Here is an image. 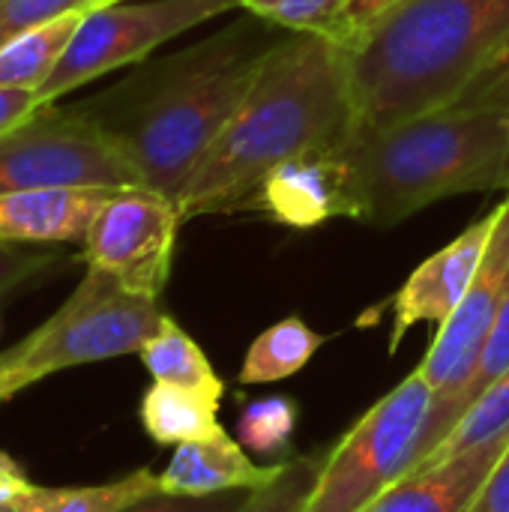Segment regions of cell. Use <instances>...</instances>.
Returning a JSON list of instances; mask_svg holds the SVG:
<instances>
[{"instance_id": "6da1fadb", "label": "cell", "mask_w": 509, "mask_h": 512, "mask_svg": "<svg viewBox=\"0 0 509 512\" xmlns=\"http://www.w3.org/2000/svg\"><path fill=\"white\" fill-rule=\"evenodd\" d=\"M357 126L342 45L318 33L279 39L249 96L183 183L180 219L243 210L276 165L342 147Z\"/></svg>"}, {"instance_id": "7a4b0ae2", "label": "cell", "mask_w": 509, "mask_h": 512, "mask_svg": "<svg viewBox=\"0 0 509 512\" xmlns=\"http://www.w3.org/2000/svg\"><path fill=\"white\" fill-rule=\"evenodd\" d=\"M273 48L267 33L234 24L81 108L117 138L144 186L177 204L183 183L231 123Z\"/></svg>"}, {"instance_id": "3957f363", "label": "cell", "mask_w": 509, "mask_h": 512, "mask_svg": "<svg viewBox=\"0 0 509 512\" xmlns=\"http://www.w3.org/2000/svg\"><path fill=\"white\" fill-rule=\"evenodd\" d=\"M509 39V0H405L342 45L360 126L444 111Z\"/></svg>"}, {"instance_id": "277c9868", "label": "cell", "mask_w": 509, "mask_h": 512, "mask_svg": "<svg viewBox=\"0 0 509 512\" xmlns=\"http://www.w3.org/2000/svg\"><path fill=\"white\" fill-rule=\"evenodd\" d=\"M357 222L396 225L468 192H509V114L435 111L387 129L357 126L342 144Z\"/></svg>"}, {"instance_id": "5b68a950", "label": "cell", "mask_w": 509, "mask_h": 512, "mask_svg": "<svg viewBox=\"0 0 509 512\" xmlns=\"http://www.w3.org/2000/svg\"><path fill=\"white\" fill-rule=\"evenodd\" d=\"M165 312L159 300L123 288L114 276L87 267L66 303L42 321L0 360L27 384L54 372L141 354V348L162 330Z\"/></svg>"}, {"instance_id": "8992f818", "label": "cell", "mask_w": 509, "mask_h": 512, "mask_svg": "<svg viewBox=\"0 0 509 512\" xmlns=\"http://www.w3.org/2000/svg\"><path fill=\"white\" fill-rule=\"evenodd\" d=\"M432 405V384L411 372L324 456L303 512H363L402 483L420 462Z\"/></svg>"}, {"instance_id": "52a82bcc", "label": "cell", "mask_w": 509, "mask_h": 512, "mask_svg": "<svg viewBox=\"0 0 509 512\" xmlns=\"http://www.w3.org/2000/svg\"><path fill=\"white\" fill-rule=\"evenodd\" d=\"M135 186H144L135 162L81 105L42 102L0 135V192Z\"/></svg>"}, {"instance_id": "ba28073f", "label": "cell", "mask_w": 509, "mask_h": 512, "mask_svg": "<svg viewBox=\"0 0 509 512\" xmlns=\"http://www.w3.org/2000/svg\"><path fill=\"white\" fill-rule=\"evenodd\" d=\"M240 0H114L84 12L63 60L39 90V102H60L93 78L141 63L159 45L204 24Z\"/></svg>"}, {"instance_id": "9c48e42d", "label": "cell", "mask_w": 509, "mask_h": 512, "mask_svg": "<svg viewBox=\"0 0 509 512\" xmlns=\"http://www.w3.org/2000/svg\"><path fill=\"white\" fill-rule=\"evenodd\" d=\"M509 288V192L507 201L498 204V219L477 267V276L459 303V309L438 327L426 360L420 363L423 378L435 390V405L429 417V429L423 438L420 462L453 432L459 423V396L468 387L471 375L480 366L483 348L501 312V303ZM417 462V465H420ZM414 465V468H417Z\"/></svg>"}, {"instance_id": "30bf717a", "label": "cell", "mask_w": 509, "mask_h": 512, "mask_svg": "<svg viewBox=\"0 0 509 512\" xmlns=\"http://www.w3.org/2000/svg\"><path fill=\"white\" fill-rule=\"evenodd\" d=\"M180 222V210L168 195L147 186L117 189L84 237V261L123 288L159 300L171 276Z\"/></svg>"}, {"instance_id": "8fae6325", "label": "cell", "mask_w": 509, "mask_h": 512, "mask_svg": "<svg viewBox=\"0 0 509 512\" xmlns=\"http://www.w3.org/2000/svg\"><path fill=\"white\" fill-rule=\"evenodd\" d=\"M243 210L264 213L291 228H315L330 219H357L351 171L342 147L312 150L276 165L249 195Z\"/></svg>"}, {"instance_id": "7c38bea8", "label": "cell", "mask_w": 509, "mask_h": 512, "mask_svg": "<svg viewBox=\"0 0 509 512\" xmlns=\"http://www.w3.org/2000/svg\"><path fill=\"white\" fill-rule=\"evenodd\" d=\"M498 219V207L468 225L453 243H447L441 252L426 258L408 282L399 288L393 300V333H390V354L399 351L405 333L417 324H447V318L459 309L465 300L477 267L483 261V252L489 246L492 228Z\"/></svg>"}, {"instance_id": "4fadbf2b", "label": "cell", "mask_w": 509, "mask_h": 512, "mask_svg": "<svg viewBox=\"0 0 509 512\" xmlns=\"http://www.w3.org/2000/svg\"><path fill=\"white\" fill-rule=\"evenodd\" d=\"M111 192L117 189L0 192V243L39 249L84 243Z\"/></svg>"}, {"instance_id": "5bb4252c", "label": "cell", "mask_w": 509, "mask_h": 512, "mask_svg": "<svg viewBox=\"0 0 509 512\" xmlns=\"http://www.w3.org/2000/svg\"><path fill=\"white\" fill-rule=\"evenodd\" d=\"M507 447L504 432L432 471H414L363 512H468Z\"/></svg>"}, {"instance_id": "9a60e30c", "label": "cell", "mask_w": 509, "mask_h": 512, "mask_svg": "<svg viewBox=\"0 0 509 512\" xmlns=\"http://www.w3.org/2000/svg\"><path fill=\"white\" fill-rule=\"evenodd\" d=\"M282 471V462L258 468L237 441L228 435L213 441L180 444L159 474V489L165 495H222V492H255L267 486Z\"/></svg>"}, {"instance_id": "2e32d148", "label": "cell", "mask_w": 509, "mask_h": 512, "mask_svg": "<svg viewBox=\"0 0 509 512\" xmlns=\"http://www.w3.org/2000/svg\"><path fill=\"white\" fill-rule=\"evenodd\" d=\"M219 402L222 396L207 390L153 381L141 399V426L162 447L213 441L225 435L219 426Z\"/></svg>"}, {"instance_id": "e0dca14e", "label": "cell", "mask_w": 509, "mask_h": 512, "mask_svg": "<svg viewBox=\"0 0 509 512\" xmlns=\"http://www.w3.org/2000/svg\"><path fill=\"white\" fill-rule=\"evenodd\" d=\"M84 12L63 15L42 27H33L15 36L9 45L0 48V90H27L36 93L45 87L57 63L63 60Z\"/></svg>"}, {"instance_id": "ac0fdd59", "label": "cell", "mask_w": 509, "mask_h": 512, "mask_svg": "<svg viewBox=\"0 0 509 512\" xmlns=\"http://www.w3.org/2000/svg\"><path fill=\"white\" fill-rule=\"evenodd\" d=\"M324 345V336H318L309 324L300 318H285L273 327H267L252 348L246 351V360L240 366V384H273L297 375L315 351Z\"/></svg>"}, {"instance_id": "d6986e66", "label": "cell", "mask_w": 509, "mask_h": 512, "mask_svg": "<svg viewBox=\"0 0 509 512\" xmlns=\"http://www.w3.org/2000/svg\"><path fill=\"white\" fill-rule=\"evenodd\" d=\"M141 363L159 384L195 387L216 396L225 393L222 378L213 372L198 342L174 318H165L162 330L141 348Z\"/></svg>"}, {"instance_id": "ffe728a7", "label": "cell", "mask_w": 509, "mask_h": 512, "mask_svg": "<svg viewBox=\"0 0 509 512\" xmlns=\"http://www.w3.org/2000/svg\"><path fill=\"white\" fill-rule=\"evenodd\" d=\"M509 432V372L501 378H495L480 396L477 402L465 411V417L456 423V429L414 468V471H432L474 447L489 444L492 438ZM411 471V474H414Z\"/></svg>"}, {"instance_id": "44dd1931", "label": "cell", "mask_w": 509, "mask_h": 512, "mask_svg": "<svg viewBox=\"0 0 509 512\" xmlns=\"http://www.w3.org/2000/svg\"><path fill=\"white\" fill-rule=\"evenodd\" d=\"M300 408L288 396H267L246 402L237 417V444L255 456H282L297 432Z\"/></svg>"}, {"instance_id": "7402d4cb", "label": "cell", "mask_w": 509, "mask_h": 512, "mask_svg": "<svg viewBox=\"0 0 509 512\" xmlns=\"http://www.w3.org/2000/svg\"><path fill=\"white\" fill-rule=\"evenodd\" d=\"M351 3L354 0H240L252 15L285 27L288 33H318L333 42L342 36Z\"/></svg>"}, {"instance_id": "603a6c76", "label": "cell", "mask_w": 509, "mask_h": 512, "mask_svg": "<svg viewBox=\"0 0 509 512\" xmlns=\"http://www.w3.org/2000/svg\"><path fill=\"white\" fill-rule=\"evenodd\" d=\"M156 492H162L159 474L141 468L102 486L57 489V498L48 512H123Z\"/></svg>"}, {"instance_id": "cb8c5ba5", "label": "cell", "mask_w": 509, "mask_h": 512, "mask_svg": "<svg viewBox=\"0 0 509 512\" xmlns=\"http://www.w3.org/2000/svg\"><path fill=\"white\" fill-rule=\"evenodd\" d=\"M324 465V456H300V459H288L282 462V471L261 489H255L243 507L237 512H303L318 471Z\"/></svg>"}, {"instance_id": "d4e9b609", "label": "cell", "mask_w": 509, "mask_h": 512, "mask_svg": "<svg viewBox=\"0 0 509 512\" xmlns=\"http://www.w3.org/2000/svg\"><path fill=\"white\" fill-rule=\"evenodd\" d=\"M444 111L509 114V39L486 60V66L459 90V96Z\"/></svg>"}, {"instance_id": "484cf974", "label": "cell", "mask_w": 509, "mask_h": 512, "mask_svg": "<svg viewBox=\"0 0 509 512\" xmlns=\"http://www.w3.org/2000/svg\"><path fill=\"white\" fill-rule=\"evenodd\" d=\"M105 0H0V48L15 36L72 12H90Z\"/></svg>"}, {"instance_id": "4316f807", "label": "cell", "mask_w": 509, "mask_h": 512, "mask_svg": "<svg viewBox=\"0 0 509 512\" xmlns=\"http://www.w3.org/2000/svg\"><path fill=\"white\" fill-rule=\"evenodd\" d=\"M504 372H509V288H507V297H504V303H501V312H498V318H495V327H492V333H489V342H486V348H483V357H480V366H477V372L471 375V381H468V387L462 390V396H459V420L465 417V411L477 402V396L495 381V378H501ZM456 429V426H453Z\"/></svg>"}, {"instance_id": "83f0119b", "label": "cell", "mask_w": 509, "mask_h": 512, "mask_svg": "<svg viewBox=\"0 0 509 512\" xmlns=\"http://www.w3.org/2000/svg\"><path fill=\"white\" fill-rule=\"evenodd\" d=\"M60 264V255L39 246H6L0 243V297L21 288L24 282L48 273Z\"/></svg>"}, {"instance_id": "f1b7e54d", "label": "cell", "mask_w": 509, "mask_h": 512, "mask_svg": "<svg viewBox=\"0 0 509 512\" xmlns=\"http://www.w3.org/2000/svg\"><path fill=\"white\" fill-rule=\"evenodd\" d=\"M252 492H222V495H207V498H192V495H165L156 492L138 504H132L123 512H237L243 501Z\"/></svg>"}, {"instance_id": "f546056e", "label": "cell", "mask_w": 509, "mask_h": 512, "mask_svg": "<svg viewBox=\"0 0 509 512\" xmlns=\"http://www.w3.org/2000/svg\"><path fill=\"white\" fill-rule=\"evenodd\" d=\"M468 512H509V447L492 468V474L486 477Z\"/></svg>"}, {"instance_id": "4dcf8cb0", "label": "cell", "mask_w": 509, "mask_h": 512, "mask_svg": "<svg viewBox=\"0 0 509 512\" xmlns=\"http://www.w3.org/2000/svg\"><path fill=\"white\" fill-rule=\"evenodd\" d=\"M399 3H405V0H354L351 9H348V15H345V24H342L339 45L351 42L357 33H363L372 21H378L384 12H390Z\"/></svg>"}, {"instance_id": "1f68e13d", "label": "cell", "mask_w": 509, "mask_h": 512, "mask_svg": "<svg viewBox=\"0 0 509 512\" xmlns=\"http://www.w3.org/2000/svg\"><path fill=\"white\" fill-rule=\"evenodd\" d=\"M39 96L27 93V90H0V135L6 129H12L15 123H21L27 114H33L39 108Z\"/></svg>"}, {"instance_id": "d6a6232c", "label": "cell", "mask_w": 509, "mask_h": 512, "mask_svg": "<svg viewBox=\"0 0 509 512\" xmlns=\"http://www.w3.org/2000/svg\"><path fill=\"white\" fill-rule=\"evenodd\" d=\"M30 489H33V483L27 480L21 465L15 459H9L6 453H0V507L15 501V498H21Z\"/></svg>"}, {"instance_id": "836d02e7", "label": "cell", "mask_w": 509, "mask_h": 512, "mask_svg": "<svg viewBox=\"0 0 509 512\" xmlns=\"http://www.w3.org/2000/svg\"><path fill=\"white\" fill-rule=\"evenodd\" d=\"M57 498V489H42V486H33L30 492H24L21 498L3 504L0 512H48L51 504Z\"/></svg>"}, {"instance_id": "e575fe53", "label": "cell", "mask_w": 509, "mask_h": 512, "mask_svg": "<svg viewBox=\"0 0 509 512\" xmlns=\"http://www.w3.org/2000/svg\"><path fill=\"white\" fill-rule=\"evenodd\" d=\"M27 387H30V384H27L24 378H18V375L0 360V405L9 402L12 396H18L21 390H27Z\"/></svg>"}, {"instance_id": "d590c367", "label": "cell", "mask_w": 509, "mask_h": 512, "mask_svg": "<svg viewBox=\"0 0 509 512\" xmlns=\"http://www.w3.org/2000/svg\"><path fill=\"white\" fill-rule=\"evenodd\" d=\"M105 3H114V0H105Z\"/></svg>"}]
</instances>
